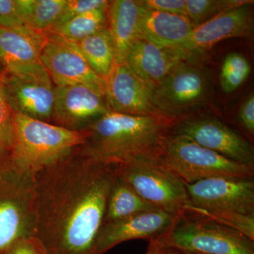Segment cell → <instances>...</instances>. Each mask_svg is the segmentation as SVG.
Listing matches in <instances>:
<instances>
[{"label": "cell", "instance_id": "obj_1", "mask_svg": "<svg viewBox=\"0 0 254 254\" xmlns=\"http://www.w3.org/2000/svg\"><path fill=\"white\" fill-rule=\"evenodd\" d=\"M115 167L76 150L35 175V237L46 254H98Z\"/></svg>", "mask_w": 254, "mask_h": 254}, {"label": "cell", "instance_id": "obj_2", "mask_svg": "<svg viewBox=\"0 0 254 254\" xmlns=\"http://www.w3.org/2000/svg\"><path fill=\"white\" fill-rule=\"evenodd\" d=\"M174 125L161 117L110 111L87 130L86 142L80 150L105 165L160 157L164 141Z\"/></svg>", "mask_w": 254, "mask_h": 254}, {"label": "cell", "instance_id": "obj_3", "mask_svg": "<svg viewBox=\"0 0 254 254\" xmlns=\"http://www.w3.org/2000/svg\"><path fill=\"white\" fill-rule=\"evenodd\" d=\"M185 215L218 222L254 241V178L213 177L187 185Z\"/></svg>", "mask_w": 254, "mask_h": 254}, {"label": "cell", "instance_id": "obj_4", "mask_svg": "<svg viewBox=\"0 0 254 254\" xmlns=\"http://www.w3.org/2000/svg\"><path fill=\"white\" fill-rule=\"evenodd\" d=\"M14 115V142L9 155L18 168L33 175L67 158L86 142V131Z\"/></svg>", "mask_w": 254, "mask_h": 254}, {"label": "cell", "instance_id": "obj_5", "mask_svg": "<svg viewBox=\"0 0 254 254\" xmlns=\"http://www.w3.org/2000/svg\"><path fill=\"white\" fill-rule=\"evenodd\" d=\"M35 175L0 156V254L16 241L35 237Z\"/></svg>", "mask_w": 254, "mask_h": 254}, {"label": "cell", "instance_id": "obj_6", "mask_svg": "<svg viewBox=\"0 0 254 254\" xmlns=\"http://www.w3.org/2000/svg\"><path fill=\"white\" fill-rule=\"evenodd\" d=\"M160 157L137 158L115 165V174L148 203L181 217L190 205L187 185Z\"/></svg>", "mask_w": 254, "mask_h": 254}, {"label": "cell", "instance_id": "obj_7", "mask_svg": "<svg viewBox=\"0 0 254 254\" xmlns=\"http://www.w3.org/2000/svg\"><path fill=\"white\" fill-rule=\"evenodd\" d=\"M160 158L186 185L213 177H254V168L225 158L189 137L170 131L164 141Z\"/></svg>", "mask_w": 254, "mask_h": 254}, {"label": "cell", "instance_id": "obj_8", "mask_svg": "<svg viewBox=\"0 0 254 254\" xmlns=\"http://www.w3.org/2000/svg\"><path fill=\"white\" fill-rule=\"evenodd\" d=\"M164 249L199 254H254V241L236 230L182 215L165 236L155 240Z\"/></svg>", "mask_w": 254, "mask_h": 254}, {"label": "cell", "instance_id": "obj_9", "mask_svg": "<svg viewBox=\"0 0 254 254\" xmlns=\"http://www.w3.org/2000/svg\"><path fill=\"white\" fill-rule=\"evenodd\" d=\"M195 60H182L153 91L159 113L175 124L206 104L211 96L208 71Z\"/></svg>", "mask_w": 254, "mask_h": 254}, {"label": "cell", "instance_id": "obj_10", "mask_svg": "<svg viewBox=\"0 0 254 254\" xmlns=\"http://www.w3.org/2000/svg\"><path fill=\"white\" fill-rule=\"evenodd\" d=\"M46 33L41 59L55 86L83 85L105 98V79L93 71L77 43Z\"/></svg>", "mask_w": 254, "mask_h": 254}, {"label": "cell", "instance_id": "obj_11", "mask_svg": "<svg viewBox=\"0 0 254 254\" xmlns=\"http://www.w3.org/2000/svg\"><path fill=\"white\" fill-rule=\"evenodd\" d=\"M170 131L189 137L205 148L254 168L253 145L217 119L185 118L175 123Z\"/></svg>", "mask_w": 254, "mask_h": 254}, {"label": "cell", "instance_id": "obj_12", "mask_svg": "<svg viewBox=\"0 0 254 254\" xmlns=\"http://www.w3.org/2000/svg\"><path fill=\"white\" fill-rule=\"evenodd\" d=\"M46 36V33L27 26L16 29L0 27V73L50 76L41 59Z\"/></svg>", "mask_w": 254, "mask_h": 254}, {"label": "cell", "instance_id": "obj_13", "mask_svg": "<svg viewBox=\"0 0 254 254\" xmlns=\"http://www.w3.org/2000/svg\"><path fill=\"white\" fill-rule=\"evenodd\" d=\"M247 4L222 11L208 21L195 26L185 44L178 48L187 59H195L215 45L234 38H248L253 31L252 4Z\"/></svg>", "mask_w": 254, "mask_h": 254}, {"label": "cell", "instance_id": "obj_14", "mask_svg": "<svg viewBox=\"0 0 254 254\" xmlns=\"http://www.w3.org/2000/svg\"><path fill=\"white\" fill-rule=\"evenodd\" d=\"M108 112L104 97L89 87L55 86L52 124L72 131H86Z\"/></svg>", "mask_w": 254, "mask_h": 254}, {"label": "cell", "instance_id": "obj_15", "mask_svg": "<svg viewBox=\"0 0 254 254\" xmlns=\"http://www.w3.org/2000/svg\"><path fill=\"white\" fill-rule=\"evenodd\" d=\"M6 100L14 115L51 123L55 85L50 76L33 77L0 73Z\"/></svg>", "mask_w": 254, "mask_h": 254}, {"label": "cell", "instance_id": "obj_16", "mask_svg": "<svg viewBox=\"0 0 254 254\" xmlns=\"http://www.w3.org/2000/svg\"><path fill=\"white\" fill-rule=\"evenodd\" d=\"M105 82V100L110 111L163 118L155 106L154 89L137 77L125 64L115 63Z\"/></svg>", "mask_w": 254, "mask_h": 254}, {"label": "cell", "instance_id": "obj_17", "mask_svg": "<svg viewBox=\"0 0 254 254\" xmlns=\"http://www.w3.org/2000/svg\"><path fill=\"white\" fill-rule=\"evenodd\" d=\"M179 218L180 216L157 209L104 224L97 240L98 253L104 254L127 241L144 239L150 242L158 240L173 229Z\"/></svg>", "mask_w": 254, "mask_h": 254}, {"label": "cell", "instance_id": "obj_18", "mask_svg": "<svg viewBox=\"0 0 254 254\" xmlns=\"http://www.w3.org/2000/svg\"><path fill=\"white\" fill-rule=\"evenodd\" d=\"M186 59L180 50L161 48L138 38L130 47L123 63L155 89L177 64Z\"/></svg>", "mask_w": 254, "mask_h": 254}, {"label": "cell", "instance_id": "obj_19", "mask_svg": "<svg viewBox=\"0 0 254 254\" xmlns=\"http://www.w3.org/2000/svg\"><path fill=\"white\" fill-rule=\"evenodd\" d=\"M194 27L186 15L164 12L142 6L139 18L140 38L156 46L178 49L186 43Z\"/></svg>", "mask_w": 254, "mask_h": 254}, {"label": "cell", "instance_id": "obj_20", "mask_svg": "<svg viewBox=\"0 0 254 254\" xmlns=\"http://www.w3.org/2000/svg\"><path fill=\"white\" fill-rule=\"evenodd\" d=\"M141 8V1L136 0L109 1L107 9L108 28L115 47L116 63H124L130 47L140 38Z\"/></svg>", "mask_w": 254, "mask_h": 254}, {"label": "cell", "instance_id": "obj_21", "mask_svg": "<svg viewBox=\"0 0 254 254\" xmlns=\"http://www.w3.org/2000/svg\"><path fill=\"white\" fill-rule=\"evenodd\" d=\"M157 209L115 174L107 199L103 225Z\"/></svg>", "mask_w": 254, "mask_h": 254}, {"label": "cell", "instance_id": "obj_22", "mask_svg": "<svg viewBox=\"0 0 254 254\" xmlns=\"http://www.w3.org/2000/svg\"><path fill=\"white\" fill-rule=\"evenodd\" d=\"M77 44L93 71L105 79L116 63L115 47L108 26Z\"/></svg>", "mask_w": 254, "mask_h": 254}, {"label": "cell", "instance_id": "obj_23", "mask_svg": "<svg viewBox=\"0 0 254 254\" xmlns=\"http://www.w3.org/2000/svg\"><path fill=\"white\" fill-rule=\"evenodd\" d=\"M66 3V0H18L25 25L43 33L56 25Z\"/></svg>", "mask_w": 254, "mask_h": 254}, {"label": "cell", "instance_id": "obj_24", "mask_svg": "<svg viewBox=\"0 0 254 254\" xmlns=\"http://www.w3.org/2000/svg\"><path fill=\"white\" fill-rule=\"evenodd\" d=\"M107 9L108 8L88 11L46 33H55L68 41L78 43L108 26Z\"/></svg>", "mask_w": 254, "mask_h": 254}, {"label": "cell", "instance_id": "obj_25", "mask_svg": "<svg viewBox=\"0 0 254 254\" xmlns=\"http://www.w3.org/2000/svg\"><path fill=\"white\" fill-rule=\"evenodd\" d=\"M251 72L250 64L240 53H230L225 57L220 71V85L227 94L233 93L247 79Z\"/></svg>", "mask_w": 254, "mask_h": 254}, {"label": "cell", "instance_id": "obj_26", "mask_svg": "<svg viewBox=\"0 0 254 254\" xmlns=\"http://www.w3.org/2000/svg\"><path fill=\"white\" fill-rule=\"evenodd\" d=\"M250 1L245 0H185V12L187 17L196 26L222 11Z\"/></svg>", "mask_w": 254, "mask_h": 254}, {"label": "cell", "instance_id": "obj_27", "mask_svg": "<svg viewBox=\"0 0 254 254\" xmlns=\"http://www.w3.org/2000/svg\"><path fill=\"white\" fill-rule=\"evenodd\" d=\"M14 136V115L11 111L0 76V156L9 154Z\"/></svg>", "mask_w": 254, "mask_h": 254}, {"label": "cell", "instance_id": "obj_28", "mask_svg": "<svg viewBox=\"0 0 254 254\" xmlns=\"http://www.w3.org/2000/svg\"><path fill=\"white\" fill-rule=\"evenodd\" d=\"M109 1L106 0H66L63 13L54 27L92 10L108 8Z\"/></svg>", "mask_w": 254, "mask_h": 254}, {"label": "cell", "instance_id": "obj_29", "mask_svg": "<svg viewBox=\"0 0 254 254\" xmlns=\"http://www.w3.org/2000/svg\"><path fill=\"white\" fill-rule=\"evenodd\" d=\"M24 26L18 0H0V27L16 29Z\"/></svg>", "mask_w": 254, "mask_h": 254}, {"label": "cell", "instance_id": "obj_30", "mask_svg": "<svg viewBox=\"0 0 254 254\" xmlns=\"http://www.w3.org/2000/svg\"><path fill=\"white\" fill-rule=\"evenodd\" d=\"M4 254H46V252L38 239L32 237L16 241Z\"/></svg>", "mask_w": 254, "mask_h": 254}, {"label": "cell", "instance_id": "obj_31", "mask_svg": "<svg viewBox=\"0 0 254 254\" xmlns=\"http://www.w3.org/2000/svg\"><path fill=\"white\" fill-rule=\"evenodd\" d=\"M141 1L142 6L147 9L186 15L185 0H142Z\"/></svg>", "mask_w": 254, "mask_h": 254}, {"label": "cell", "instance_id": "obj_32", "mask_svg": "<svg viewBox=\"0 0 254 254\" xmlns=\"http://www.w3.org/2000/svg\"><path fill=\"white\" fill-rule=\"evenodd\" d=\"M241 125L250 136L254 134V95L251 93L241 105L238 115Z\"/></svg>", "mask_w": 254, "mask_h": 254}, {"label": "cell", "instance_id": "obj_33", "mask_svg": "<svg viewBox=\"0 0 254 254\" xmlns=\"http://www.w3.org/2000/svg\"><path fill=\"white\" fill-rule=\"evenodd\" d=\"M145 254H164L163 248L158 245L156 241H150Z\"/></svg>", "mask_w": 254, "mask_h": 254}, {"label": "cell", "instance_id": "obj_34", "mask_svg": "<svg viewBox=\"0 0 254 254\" xmlns=\"http://www.w3.org/2000/svg\"><path fill=\"white\" fill-rule=\"evenodd\" d=\"M164 254H185L183 252H180V251L174 250V249H164L163 248Z\"/></svg>", "mask_w": 254, "mask_h": 254}, {"label": "cell", "instance_id": "obj_35", "mask_svg": "<svg viewBox=\"0 0 254 254\" xmlns=\"http://www.w3.org/2000/svg\"><path fill=\"white\" fill-rule=\"evenodd\" d=\"M185 254H194V253H186V252H183Z\"/></svg>", "mask_w": 254, "mask_h": 254}]
</instances>
